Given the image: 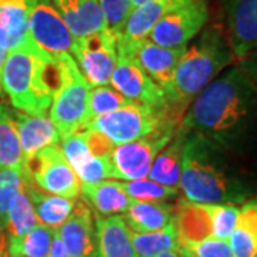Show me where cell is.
Returning <instances> with one entry per match:
<instances>
[{
    "instance_id": "cell-1",
    "label": "cell",
    "mask_w": 257,
    "mask_h": 257,
    "mask_svg": "<svg viewBox=\"0 0 257 257\" xmlns=\"http://www.w3.org/2000/svg\"><path fill=\"white\" fill-rule=\"evenodd\" d=\"M179 128L204 136L227 152H246L257 140V90L239 64L196 96Z\"/></svg>"
},
{
    "instance_id": "cell-29",
    "label": "cell",
    "mask_w": 257,
    "mask_h": 257,
    "mask_svg": "<svg viewBox=\"0 0 257 257\" xmlns=\"http://www.w3.org/2000/svg\"><path fill=\"white\" fill-rule=\"evenodd\" d=\"M132 243L139 257H156L157 254L166 251L179 250V237L176 233L175 224H170L165 230L152 233L132 231Z\"/></svg>"
},
{
    "instance_id": "cell-36",
    "label": "cell",
    "mask_w": 257,
    "mask_h": 257,
    "mask_svg": "<svg viewBox=\"0 0 257 257\" xmlns=\"http://www.w3.org/2000/svg\"><path fill=\"white\" fill-rule=\"evenodd\" d=\"M179 247L193 257H233L229 241L214 237H207L200 241L179 243Z\"/></svg>"
},
{
    "instance_id": "cell-7",
    "label": "cell",
    "mask_w": 257,
    "mask_h": 257,
    "mask_svg": "<svg viewBox=\"0 0 257 257\" xmlns=\"http://www.w3.org/2000/svg\"><path fill=\"white\" fill-rule=\"evenodd\" d=\"M25 172L29 182L43 192L72 200L80 196V180L59 146L47 147L25 162Z\"/></svg>"
},
{
    "instance_id": "cell-39",
    "label": "cell",
    "mask_w": 257,
    "mask_h": 257,
    "mask_svg": "<svg viewBox=\"0 0 257 257\" xmlns=\"http://www.w3.org/2000/svg\"><path fill=\"white\" fill-rule=\"evenodd\" d=\"M239 66L241 67V70L247 74L250 82L253 83V86L256 87L257 90V50L246 56L244 59H241Z\"/></svg>"
},
{
    "instance_id": "cell-22",
    "label": "cell",
    "mask_w": 257,
    "mask_h": 257,
    "mask_svg": "<svg viewBox=\"0 0 257 257\" xmlns=\"http://www.w3.org/2000/svg\"><path fill=\"white\" fill-rule=\"evenodd\" d=\"M121 217L132 231H160L173 224L175 206L165 202H135Z\"/></svg>"
},
{
    "instance_id": "cell-37",
    "label": "cell",
    "mask_w": 257,
    "mask_h": 257,
    "mask_svg": "<svg viewBox=\"0 0 257 257\" xmlns=\"http://www.w3.org/2000/svg\"><path fill=\"white\" fill-rule=\"evenodd\" d=\"M227 241L233 257H256L257 240L244 230L236 227Z\"/></svg>"
},
{
    "instance_id": "cell-33",
    "label": "cell",
    "mask_w": 257,
    "mask_h": 257,
    "mask_svg": "<svg viewBox=\"0 0 257 257\" xmlns=\"http://www.w3.org/2000/svg\"><path fill=\"white\" fill-rule=\"evenodd\" d=\"M28 183L25 169L0 172V231L8 227V213L12 200Z\"/></svg>"
},
{
    "instance_id": "cell-5",
    "label": "cell",
    "mask_w": 257,
    "mask_h": 257,
    "mask_svg": "<svg viewBox=\"0 0 257 257\" xmlns=\"http://www.w3.org/2000/svg\"><path fill=\"white\" fill-rule=\"evenodd\" d=\"M179 124L180 121L176 120L167 109L157 110L133 103L89 120L82 127L94 130L109 139L114 146H119L149 138L163 128L179 127Z\"/></svg>"
},
{
    "instance_id": "cell-16",
    "label": "cell",
    "mask_w": 257,
    "mask_h": 257,
    "mask_svg": "<svg viewBox=\"0 0 257 257\" xmlns=\"http://www.w3.org/2000/svg\"><path fill=\"white\" fill-rule=\"evenodd\" d=\"M57 236L72 257H99L93 214L84 202H76L73 214L57 229Z\"/></svg>"
},
{
    "instance_id": "cell-47",
    "label": "cell",
    "mask_w": 257,
    "mask_h": 257,
    "mask_svg": "<svg viewBox=\"0 0 257 257\" xmlns=\"http://www.w3.org/2000/svg\"><path fill=\"white\" fill-rule=\"evenodd\" d=\"M256 257H257V254H256Z\"/></svg>"
},
{
    "instance_id": "cell-28",
    "label": "cell",
    "mask_w": 257,
    "mask_h": 257,
    "mask_svg": "<svg viewBox=\"0 0 257 257\" xmlns=\"http://www.w3.org/2000/svg\"><path fill=\"white\" fill-rule=\"evenodd\" d=\"M55 233L56 230L37 224L28 234L22 237L9 239V244H8L9 256L47 257L55 239Z\"/></svg>"
},
{
    "instance_id": "cell-42",
    "label": "cell",
    "mask_w": 257,
    "mask_h": 257,
    "mask_svg": "<svg viewBox=\"0 0 257 257\" xmlns=\"http://www.w3.org/2000/svg\"><path fill=\"white\" fill-rule=\"evenodd\" d=\"M149 2H153V0H132V8H133V9H138V8L146 5Z\"/></svg>"
},
{
    "instance_id": "cell-44",
    "label": "cell",
    "mask_w": 257,
    "mask_h": 257,
    "mask_svg": "<svg viewBox=\"0 0 257 257\" xmlns=\"http://www.w3.org/2000/svg\"><path fill=\"white\" fill-rule=\"evenodd\" d=\"M156 257H182L179 254V251H166L162 254H157Z\"/></svg>"
},
{
    "instance_id": "cell-11",
    "label": "cell",
    "mask_w": 257,
    "mask_h": 257,
    "mask_svg": "<svg viewBox=\"0 0 257 257\" xmlns=\"http://www.w3.org/2000/svg\"><path fill=\"white\" fill-rule=\"evenodd\" d=\"M29 37L39 49L52 56L72 53L73 35L52 0H32L29 15Z\"/></svg>"
},
{
    "instance_id": "cell-2",
    "label": "cell",
    "mask_w": 257,
    "mask_h": 257,
    "mask_svg": "<svg viewBox=\"0 0 257 257\" xmlns=\"http://www.w3.org/2000/svg\"><path fill=\"white\" fill-rule=\"evenodd\" d=\"M73 60L69 53L49 55L28 36L8 53L2 70V92L19 111L46 114Z\"/></svg>"
},
{
    "instance_id": "cell-4",
    "label": "cell",
    "mask_w": 257,
    "mask_h": 257,
    "mask_svg": "<svg viewBox=\"0 0 257 257\" xmlns=\"http://www.w3.org/2000/svg\"><path fill=\"white\" fill-rule=\"evenodd\" d=\"M200 36L186 52L176 66L173 77L166 89L167 110L182 121L196 96L210 84L230 64L236 62L227 36L217 26L203 29Z\"/></svg>"
},
{
    "instance_id": "cell-9",
    "label": "cell",
    "mask_w": 257,
    "mask_h": 257,
    "mask_svg": "<svg viewBox=\"0 0 257 257\" xmlns=\"http://www.w3.org/2000/svg\"><path fill=\"white\" fill-rule=\"evenodd\" d=\"M70 55L92 87L109 84L117 62V37L104 29L74 39Z\"/></svg>"
},
{
    "instance_id": "cell-43",
    "label": "cell",
    "mask_w": 257,
    "mask_h": 257,
    "mask_svg": "<svg viewBox=\"0 0 257 257\" xmlns=\"http://www.w3.org/2000/svg\"><path fill=\"white\" fill-rule=\"evenodd\" d=\"M5 253H6V248H5V237L0 231V257H5Z\"/></svg>"
},
{
    "instance_id": "cell-46",
    "label": "cell",
    "mask_w": 257,
    "mask_h": 257,
    "mask_svg": "<svg viewBox=\"0 0 257 257\" xmlns=\"http://www.w3.org/2000/svg\"><path fill=\"white\" fill-rule=\"evenodd\" d=\"M9 257H22V256H9Z\"/></svg>"
},
{
    "instance_id": "cell-30",
    "label": "cell",
    "mask_w": 257,
    "mask_h": 257,
    "mask_svg": "<svg viewBox=\"0 0 257 257\" xmlns=\"http://www.w3.org/2000/svg\"><path fill=\"white\" fill-rule=\"evenodd\" d=\"M39 224L33 204L26 193V186L15 196L8 213V233L9 239L22 237Z\"/></svg>"
},
{
    "instance_id": "cell-45",
    "label": "cell",
    "mask_w": 257,
    "mask_h": 257,
    "mask_svg": "<svg viewBox=\"0 0 257 257\" xmlns=\"http://www.w3.org/2000/svg\"><path fill=\"white\" fill-rule=\"evenodd\" d=\"M177 251H179V254H180V256H182V257H193V256H190L189 253H186L184 250H182V248H180V247H179V250H177Z\"/></svg>"
},
{
    "instance_id": "cell-20",
    "label": "cell",
    "mask_w": 257,
    "mask_h": 257,
    "mask_svg": "<svg viewBox=\"0 0 257 257\" xmlns=\"http://www.w3.org/2000/svg\"><path fill=\"white\" fill-rule=\"evenodd\" d=\"M192 2L193 0H153L138 9H133L119 37L130 42L147 39L163 16Z\"/></svg>"
},
{
    "instance_id": "cell-15",
    "label": "cell",
    "mask_w": 257,
    "mask_h": 257,
    "mask_svg": "<svg viewBox=\"0 0 257 257\" xmlns=\"http://www.w3.org/2000/svg\"><path fill=\"white\" fill-rule=\"evenodd\" d=\"M60 143V150L69 165L73 167L80 184H97L109 179L113 180L110 159L93 155L82 128L62 139Z\"/></svg>"
},
{
    "instance_id": "cell-41",
    "label": "cell",
    "mask_w": 257,
    "mask_h": 257,
    "mask_svg": "<svg viewBox=\"0 0 257 257\" xmlns=\"http://www.w3.org/2000/svg\"><path fill=\"white\" fill-rule=\"evenodd\" d=\"M8 50L3 49L0 46V94H2V70H3V64L6 62V57H8Z\"/></svg>"
},
{
    "instance_id": "cell-12",
    "label": "cell",
    "mask_w": 257,
    "mask_h": 257,
    "mask_svg": "<svg viewBox=\"0 0 257 257\" xmlns=\"http://www.w3.org/2000/svg\"><path fill=\"white\" fill-rule=\"evenodd\" d=\"M186 47H163L149 39L130 42L117 37V53L135 59L147 76L166 92Z\"/></svg>"
},
{
    "instance_id": "cell-3",
    "label": "cell",
    "mask_w": 257,
    "mask_h": 257,
    "mask_svg": "<svg viewBox=\"0 0 257 257\" xmlns=\"http://www.w3.org/2000/svg\"><path fill=\"white\" fill-rule=\"evenodd\" d=\"M223 147L197 133H187L182 152L180 190L199 204H239L247 197Z\"/></svg>"
},
{
    "instance_id": "cell-6",
    "label": "cell",
    "mask_w": 257,
    "mask_h": 257,
    "mask_svg": "<svg viewBox=\"0 0 257 257\" xmlns=\"http://www.w3.org/2000/svg\"><path fill=\"white\" fill-rule=\"evenodd\" d=\"M90 90L92 86L84 79L79 66L73 60L49 110L60 140L79 130L87 121Z\"/></svg>"
},
{
    "instance_id": "cell-34",
    "label": "cell",
    "mask_w": 257,
    "mask_h": 257,
    "mask_svg": "<svg viewBox=\"0 0 257 257\" xmlns=\"http://www.w3.org/2000/svg\"><path fill=\"white\" fill-rule=\"evenodd\" d=\"M206 207L210 214L213 237L229 240L237 224L239 207L236 204H206Z\"/></svg>"
},
{
    "instance_id": "cell-14",
    "label": "cell",
    "mask_w": 257,
    "mask_h": 257,
    "mask_svg": "<svg viewBox=\"0 0 257 257\" xmlns=\"http://www.w3.org/2000/svg\"><path fill=\"white\" fill-rule=\"evenodd\" d=\"M227 40L236 60L257 50V0H223Z\"/></svg>"
},
{
    "instance_id": "cell-17",
    "label": "cell",
    "mask_w": 257,
    "mask_h": 257,
    "mask_svg": "<svg viewBox=\"0 0 257 257\" xmlns=\"http://www.w3.org/2000/svg\"><path fill=\"white\" fill-rule=\"evenodd\" d=\"M25 162L47 147L57 146L60 136L52 119L46 114H28L18 111L13 114Z\"/></svg>"
},
{
    "instance_id": "cell-23",
    "label": "cell",
    "mask_w": 257,
    "mask_h": 257,
    "mask_svg": "<svg viewBox=\"0 0 257 257\" xmlns=\"http://www.w3.org/2000/svg\"><path fill=\"white\" fill-rule=\"evenodd\" d=\"M179 243L200 241L213 237L210 214L206 204L192 203L186 199L179 200L175 206L173 219Z\"/></svg>"
},
{
    "instance_id": "cell-35",
    "label": "cell",
    "mask_w": 257,
    "mask_h": 257,
    "mask_svg": "<svg viewBox=\"0 0 257 257\" xmlns=\"http://www.w3.org/2000/svg\"><path fill=\"white\" fill-rule=\"evenodd\" d=\"M106 30L119 37L132 13V0H99Z\"/></svg>"
},
{
    "instance_id": "cell-18",
    "label": "cell",
    "mask_w": 257,
    "mask_h": 257,
    "mask_svg": "<svg viewBox=\"0 0 257 257\" xmlns=\"http://www.w3.org/2000/svg\"><path fill=\"white\" fill-rule=\"evenodd\" d=\"M74 39L106 29L99 0H52Z\"/></svg>"
},
{
    "instance_id": "cell-24",
    "label": "cell",
    "mask_w": 257,
    "mask_h": 257,
    "mask_svg": "<svg viewBox=\"0 0 257 257\" xmlns=\"http://www.w3.org/2000/svg\"><path fill=\"white\" fill-rule=\"evenodd\" d=\"M26 193L33 204L37 221L42 226L57 230L73 214L76 202L72 199L43 192L37 189L36 186H33L29 180L26 183Z\"/></svg>"
},
{
    "instance_id": "cell-32",
    "label": "cell",
    "mask_w": 257,
    "mask_h": 257,
    "mask_svg": "<svg viewBox=\"0 0 257 257\" xmlns=\"http://www.w3.org/2000/svg\"><path fill=\"white\" fill-rule=\"evenodd\" d=\"M128 104H133V101L126 99L123 94H120L109 84L92 87L89 94V104H87V121L94 117H99L101 114L121 109Z\"/></svg>"
},
{
    "instance_id": "cell-38",
    "label": "cell",
    "mask_w": 257,
    "mask_h": 257,
    "mask_svg": "<svg viewBox=\"0 0 257 257\" xmlns=\"http://www.w3.org/2000/svg\"><path fill=\"white\" fill-rule=\"evenodd\" d=\"M236 227L244 230L257 240V199L244 203L240 207Z\"/></svg>"
},
{
    "instance_id": "cell-21",
    "label": "cell",
    "mask_w": 257,
    "mask_h": 257,
    "mask_svg": "<svg viewBox=\"0 0 257 257\" xmlns=\"http://www.w3.org/2000/svg\"><path fill=\"white\" fill-rule=\"evenodd\" d=\"M30 6L32 0H0V46L8 52L28 39Z\"/></svg>"
},
{
    "instance_id": "cell-40",
    "label": "cell",
    "mask_w": 257,
    "mask_h": 257,
    "mask_svg": "<svg viewBox=\"0 0 257 257\" xmlns=\"http://www.w3.org/2000/svg\"><path fill=\"white\" fill-rule=\"evenodd\" d=\"M47 257H72L67 253V250H66L64 244L62 243V240L59 239L57 230H56L55 239H53V243H52V247H50V251H49Z\"/></svg>"
},
{
    "instance_id": "cell-27",
    "label": "cell",
    "mask_w": 257,
    "mask_h": 257,
    "mask_svg": "<svg viewBox=\"0 0 257 257\" xmlns=\"http://www.w3.org/2000/svg\"><path fill=\"white\" fill-rule=\"evenodd\" d=\"M12 169H25V157L13 114L0 103V172Z\"/></svg>"
},
{
    "instance_id": "cell-10",
    "label": "cell",
    "mask_w": 257,
    "mask_h": 257,
    "mask_svg": "<svg viewBox=\"0 0 257 257\" xmlns=\"http://www.w3.org/2000/svg\"><path fill=\"white\" fill-rule=\"evenodd\" d=\"M209 20L206 0H193L179 9L172 10L157 22L149 40L163 47H183L202 32Z\"/></svg>"
},
{
    "instance_id": "cell-19",
    "label": "cell",
    "mask_w": 257,
    "mask_h": 257,
    "mask_svg": "<svg viewBox=\"0 0 257 257\" xmlns=\"http://www.w3.org/2000/svg\"><path fill=\"white\" fill-rule=\"evenodd\" d=\"M94 223L99 257H139L132 243V231L121 216H97Z\"/></svg>"
},
{
    "instance_id": "cell-8",
    "label": "cell",
    "mask_w": 257,
    "mask_h": 257,
    "mask_svg": "<svg viewBox=\"0 0 257 257\" xmlns=\"http://www.w3.org/2000/svg\"><path fill=\"white\" fill-rule=\"evenodd\" d=\"M175 135V127L163 128L149 138L114 146L110 156L113 180L133 182L147 179L153 160Z\"/></svg>"
},
{
    "instance_id": "cell-25",
    "label": "cell",
    "mask_w": 257,
    "mask_h": 257,
    "mask_svg": "<svg viewBox=\"0 0 257 257\" xmlns=\"http://www.w3.org/2000/svg\"><path fill=\"white\" fill-rule=\"evenodd\" d=\"M186 135L180 128L176 132L170 143L159 153L153 160L149 176L150 180L163 184L167 187L180 189V176H182V152Z\"/></svg>"
},
{
    "instance_id": "cell-31",
    "label": "cell",
    "mask_w": 257,
    "mask_h": 257,
    "mask_svg": "<svg viewBox=\"0 0 257 257\" xmlns=\"http://www.w3.org/2000/svg\"><path fill=\"white\" fill-rule=\"evenodd\" d=\"M123 192L135 202H167L179 194V189L167 187L153 180H133V182H117Z\"/></svg>"
},
{
    "instance_id": "cell-26",
    "label": "cell",
    "mask_w": 257,
    "mask_h": 257,
    "mask_svg": "<svg viewBox=\"0 0 257 257\" xmlns=\"http://www.w3.org/2000/svg\"><path fill=\"white\" fill-rule=\"evenodd\" d=\"M80 193L99 216L124 213L135 203L133 199L123 192L116 180H104L97 184H82Z\"/></svg>"
},
{
    "instance_id": "cell-13",
    "label": "cell",
    "mask_w": 257,
    "mask_h": 257,
    "mask_svg": "<svg viewBox=\"0 0 257 257\" xmlns=\"http://www.w3.org/2000/svg\"><path fill=\"white\" fill-rule=\"evenodd\" d=\"M110 84L120 94L136 104L157 110L167 109L165 92L147 76L140 64L128 56L117 53V62L111 73Z\"/></svg>"
}]
</instances>
